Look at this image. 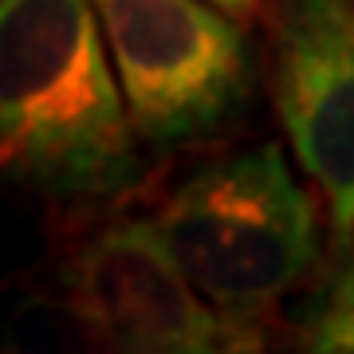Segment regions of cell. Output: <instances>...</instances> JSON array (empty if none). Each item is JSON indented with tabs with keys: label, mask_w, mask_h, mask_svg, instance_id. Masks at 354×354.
<instances>
[{
	"label": "cell",
	"mask_w": 354,
	"mask_h": 354,
	"mask_svg": "<svg viewBox=\"0 0 354 354\" xmlns=\"http://www.w3.org/2000/svg\"><path fill=\"white\" fill-rule=\"evenodd\" d=\"M0 138L8 181L55 216L114 209L146 189L95 0L0 4Z\"/></svg>",
	"instance_id": "obj_1"
},
{
	"label": "cell",
	"mask_w": 354,
	"mask_h": 354,
	"mask_svg": "<svg viewBox=\"0 0 354 354\" xmlns=\"http://www.w3.org/2000/svg\"><path fill=\"white\" fill-rule=\"evenodd\" d=\"M279 142L232 146L169 181L146 213L205 299L272 339L283 304L323 264V197Z\"/></svg>",
	"instance_id": "obj_2"
},
{
	"label": "cell",
	"mask_w": 354,
	"mask_h": 354,
	"mask_svg": "<svg viewBox=\"0 0 354 354\" xmlns=\"http://www.w3.org/2000/svg\"><path fill=\"white\" fill-rule=\"evenodd\" d=\"M48 268L87 307L106 354H268L272 339L221 315L189 283L150 213L55 216Z\"/></svg>",
	"instance_id": "obj_3"
},
{
	"label": "cell",
	"mask_w": 354,
	"mask_h": 354,
	"mask_svg": "<svg viewBox=\"0 0 354 354\" xmlns=\"http://www.w3.org/2000/svg\"><path fill=\"white\" fill-rule=\"evenodd\" d=\"M134 134L177 150L221 134L252 99L248 28L209 0H95Z\"/></svg>",
	"instance_id": "obj_4"
},
{
	"label": "cell",
	"mask_w": 354,
	"mask_h": 354,
	"mask_svg": "<svg viewBox=\"0 0 354 354\" xmlns=\"http://www.w3.org/2000/svg\"><path fill=\"white\" fill-rule=\"evenodd\" d=\"M268 95L295 165L354 248V0H268Z\"/></svg>",
	"instance_id": "obj_5"
},
{
	"label": "cell",
	"mask_w": 354,
	"mask_h": 354,
	"mask_svg": "<svg viewBox=\"0 0 354 354\" xmlns=\"http://www.w3.org/2000/svg\"><path fill=\"white\" fill-rule=\"evenodd\" d=\"M299 354H354V248H342L335 272L311 304Z\"/></svg>",
	"instance_id": "obj_6"
},
{
	"label": "cell",
	"mask_w": 354,
	"mask_h": 354,
	"mask_svg": "<svg viewBox=\"0 0 354 354\" xmlns=\"http://www.w3.org/2000/svg\"><path fill=\"white\" fill-rule=\"evenodd\" d=\"M209 4H216L232 20H241L244 28H252L256 20H264V8H268V0H209Z\"/></svg>",
	"instance_id": "obj_7"
}]
</instances>
